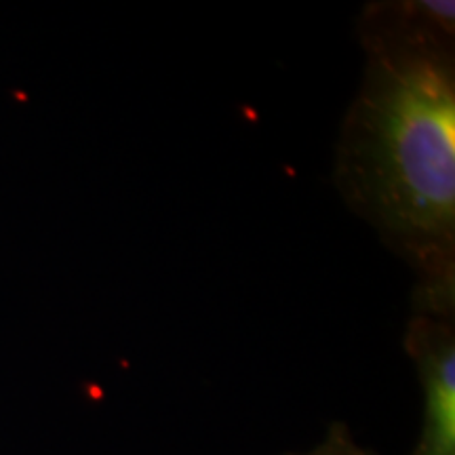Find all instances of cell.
Instances as JSON below:
<instances>
[{
	"label": "cell",
	"mask_w": 455,
	"mask_h": 455,
	"mask_svg": "<svg viewBox=\"0 0 455 455\" xmlns=\"http://www.w3.org/2000/svg\"><path fill=\"white\" fill-rule=\"evenodd\" d=\"M284 455H373L371 451H367L365 447H361L352 435L348 426L344 422H335L329 426L325 439L315 449L304 453H284Z\"/></svg>",
	"instance_id": "cell-3"
},
{
	"label": "cell",
	"mask_w": 455,
	"mask_h": 455,
	"mask_svg": "<svg viewBox=\"0 0 455 455\" xmlns=\"http://www.w3.org/2000/svg\"><path fill=\"white\" fill-rule=\"evenodd\" d=\"M405 350L424 392L411 455H455V316L411 312Z\"/></svg>",
	"instance_id": "cell-2"
},
{
	"label": "cell",
	"mask_w": 455,
	"mask_h": 455,
	"mask_svg": "<svg viewBox=\"0 0 455 455\" xmlns=\"http://www.w3.org/2000/svg\"><path fill=\"white\" fill-rule=\"evenodd\" d=\"M333 184L411 268L413 312L455 316V43L365 44Z\"/></svg>",
	"instance_id": "cell-1"
}]
</instances>
